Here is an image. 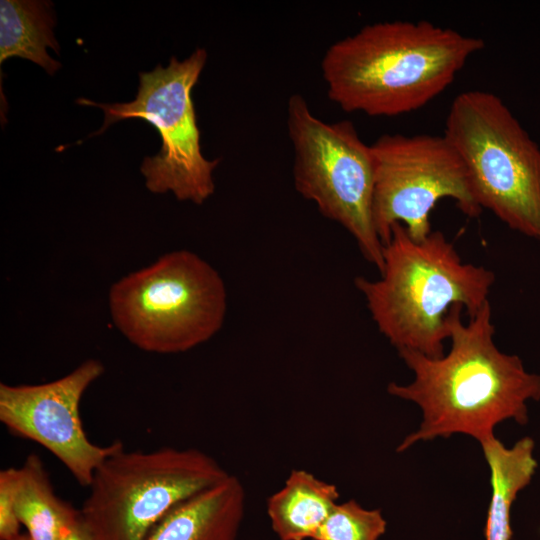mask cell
<instances>
[{
    "label": "cell",
    "mask_w": 540,
    "mask_h": 540,
    "mask_svg": "<svg viewBox=\"0 0 540 540\" xmlns=\"http://www.w3.org/2000/svg\"><path fill=\"white\" fill-rule=\"evenodd\" d=\"M19 469L16 497L19 522L26 527L30 540H58L63 526L79 514V509L56 494L37 454H29Z\"/></svg>",
    "instance_id": "15"
},
{
    "label": "cell",
    "mask_w": 540,
    "mask_h": 540,
    "mask_svg": "<svg viewBox=\"0 0 540 540\" xmlns=\"http://www.w3.org/2000/svg\"><path fill=\"white\" fill-rule=\"evenodd\" d=\"M207 53L196 49L188 58L172 57L168 66L157 65L139 74L135 99L126 103H77L104 111V124L96 133L120 120L140 118L153 125L162 140L161 150L145 157L140 167L145 184L153 193L172 192L180 201L204 203L215 191L213 171L219 159L207 160L201 153L200 131L191 97L205 66Z\"/></svg>",
    "instance_id": "8"
},
{
    "label": "cell",
    "mask_w": 540,
    "mask_h": 540,
    "mask_svg": "<svg viewBox=\"0 0 540 540\" xmlns=\"http://www.w3.org/2000/svg\"><path fill=\"white\" fill-rule=\"evenodd\" d=\"M228 475L195 448L122 449L95 470L80 517L95 540H144L176 505Z\"/></svg>",
    "instance_id": "6"
},
{
    "label": "cell",
    "mask_w": 540,
    "mask_h": 540,
    "mask_svg": "<svg viewBox=\"0 0 540 540\" xmlns=\"http://www.w3.org/2000/svg\"><path fill=\"white\" fill-rule=\"evenodd\" d=\"M461 313L457 307L451 314L447 354L431 358L413 350L398 351L414 379L407 385L391 382L387 391L414 402L422 421L397 452L419 441L457 433L479 441L509 419L526 424L528 401L540 400V375L528 372L517 355L496 346L490 302L467 323Z\"/></svg>",
    "instance_id": "1"
},
{
    "label": "cell",
    "mask_w": 540,
    "mask_h": 540,
    "mask_svg": "<svg viewBox=\"0 0 540 540\" xmlns=\"http://www.w3.org/2000/svg\"><path fill=\"white\" fill-rule=\"evenodd\" d=\"M334 484L303 469H293L267 500V514L280 540L314 539L338 503Z\"/></svg>",
    "instance_id": "12"
},
{
    "label": "cell",
    "mask_w": 540,
    "mask_h": 540,
    "mask_svg": "<svg viewBox=\"0 0 540 540\" xmlns=\"http://www.w3.org/2000/svg\"><path fill=\"white\" fill-rule=\"evenodd\" d=\"M108 305L115 327L134 346L175 354L205 343L221 329L227 292L207 261L177 250L114 283Z\"/></svg>",
    "instance_id": "4"
},
{
    "label": "cell",
    "mask_w": 540,
    "mask_h": 540,
    "mask_svg": "<svg viewBox=\"0 0 540 540\" xmlns=\"http://www.w3.org/2000/svg\"><path fill=\"white\" fill-rule=\"evenodd\" d=\"M12 540H30L28 534H20Z\"/></svg>",
    "instance_id": "19"
},
{
    "label": "cell",
    "mask_w": 540,
    "mask_h": 540,
    "mask_svg": "<svg viewBox=\"0 0 540 540\" xmlns=\"http://www.w3.org/2000/svg\"><path fill=\"white\" fill-rule=\"evenodd\" d=\"M371 149L375 164L373 221L385 244L395 223L416 241L433 230L430 214L444 198L469 217L483 211L476 202L465 165L442 135L384 134Z\"/></svg>",
    "instance_id": "9"
},
{
    "label": "cell",
    "mask_w": 540,
    "mask_h": 540,
    "mask_svg": "<svg viewBox=\"0 0 540 540\" xmlns=\"http://www.w3.org/2000/svg\"><path fill=\"white\" fill-rule=\"evenodd\" d=\"M52 4L36 0L0 1V64L11 57L30 60L54 75L61 64L47 53H59L53 33Z\"/></svg>",
    "instance_id": "14"
},
{
    "label": "cell",
    "mask_w": 540,
    "mask_h": 540,
    "mask_svg": "<svg viewBox=\"0 0 540 540\" xmlns=\"http://www.w3.org/2000/svg\"><path fill=\"white\" fill-rule=\"evenodd\" d=\"M245 505L242 482L229 474L176 505L144 540H236Z\"/></svg>",
    "instance_id": "11"
},
{
    "label": "cell",
    "mask_w": 540,
    "mask_h": 540,
    "mask_svg": "<svg viewBox=\"0 0 540 540\" xmlns=\"http://www.w3.org/2000/svg\"><path fill=\"white\" fill-rule=\"evenodd\" d=\"M58 540H95L83 523L80 513L61 529Z\"/></svg>",
    "instance_id": "18"
},
{
    "label": "cell",
    "mask_w": 540,
    "mask_h": 540,
    "mask_svg": "<svg viewBox=\"0 0 540 540\" xmlns=\"http://www.w3.org/2000/svg\"><path fill=\"white\" fill-rule=\"evenodd\" d=\"M103 373L99 360L88 359L54 381L0 383L1 423L13 435L47 449L86 488L99 465L124 449L120 440L106 446L92 443L83 428L79 410L82 396Z\"/></svg>",
    "instance_id": "10"
},
{
    "label": "cell",
    "mask_w": 540,
    "mask_h": 540,
    "mask_svg": "<svg viewBox=\"0 0 540 540\" xmlns=\"http://www.w3.org/2000/svg\"><path fill=\"white\" fill-rule=\"evenodd\" d=\"M19 479V468L0 471V540H12L21 534V523L16 514Z\"/></svg>",
    "instance_id": "17"
},
{
    "label": "cell",
    "mask_w": 540,
    "mask_h": 540,
    "mask_svg": "<svg viewBox=\"0 0 540 540\" xmlns=\"http://www.w3.org/2000/svg\"><path fill=\"white\" fill-rule=\"evenodd\" d=\"M386 525L379 509H365L348 500L336 504L313 540H378Z\"/></svg>",
    "instance_id": "16"
},
{
    "label": "cell",
    "mask_w": 540,
    "mask_h": 540,
    "mask_svg": "<svg viewBox=\"0 0 540 540\" xmlns=\"http://www.w3.org/2000/svg\"><path fill=\"white\" fill-rule=\"evenodd\" d=\"M382 254L378 279L354 280L372 320L397 351L442 357L453 310L475 316L489 302L494 272L464 262L441 231L416 241L401 223L392 226Z\"/></svg>",
    "instance_id": "3"
},
{
    "label": "cell",
    "mask_w": 540,
    "mask_h": 540,
    "mask_svg": "<svg viewBox=\"0 0 540 540\" xmlns=\"http://www.w3.org/2000/svg\"><path fill=\"white\" fill-rule=\"evenodd\" d=\"M443 135L460 155L481 209L540 241V147L504 101L490 91L461 92Z\"/></svg>",
    "instance_id": "5"
},
{
    "label": "cell",
    "mask_w": 540,
    "mask_h": 540,
    "mask_svg": "<svg viewBox=\"0 0 540 540\" xmlns=\"http://www.w3.org/2000/svg\"><path fill=\"white\" fill-rule=\"evenodd\" d=\"M490 470L491 498L484 535L486 540H511L510 513L518 493L531 481L537 461L530 437L506 447L494 434L478 441Z\"/></svg>",
    "instance_id": "13"
},
{
    "label": "cell",
    "mask_w": 540,
    "mask_h": 540,
    "mask_svg": "<svg viewBox=\"0 0 540 540\" xmlns=\"http://www.w3.org/2000/svg\"><path fill=\"white\" fill-rule=\"evenodd\" d=\"M484 46L480 37L427 20L381 21L331 44L321 71L342 110L393 117L440 95Z\"/></svg>",
    "instance_id": "2"
},
{
    "label": "cell",
    "mask_w": 540,
    "mask_h": 540,
    "mask_svg": "<svg viewBox=\"0 0 540 540\" xmlns=\"http://www.w3.org/2000/svg\"><path fill=\"white\" fill-rule=\"evenodd\" d=\"M287 130L297 192L350 233L364 258L380 271L383 244L373 221L371 145L360 138L352 122H326L315 116L300 94L288 100Z\"/></svg>",
    "instance_id": "7"
}]
</instances>
